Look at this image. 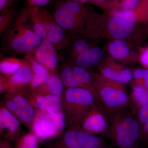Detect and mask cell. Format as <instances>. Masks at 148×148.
Instances as JSON below:
<instances>
[{"label":"cell","mask_w":148,"mask_h":148,"mask_svg":"<svg viewBox=\"0 0 148 148\" xmlns=\"http://www.w3.org/2000/svg\"><path fill=\"white\" fill-rule=\"evenodd\" d=\"M52 14L69 37L84 34L94 14L84 4L66 0L58 3Z\"/></svg>","instance_id":"obj_2"},{"label":"cell","mask_w":148,"mask_h":148,"mask_svg":"<svg viewBox=\"0 0 148 148\" xmlns=\"http://www.w3.org/2000/svg\"><path fill=\"white\" fill-rule=\"evenodd\" d=\"M55 46L49 40L42 39L32 51L36 60L51 73H58L59 58Z\"/></svg>","instance_id":"obj_11"},{"label":"cell","mask_w":148,"mask_h":148,"mask_svg":"<svg viewBox=\"0 0 148 148\" xmlns=\"http://www.w3.org/2000/svg\"><path fill=\"white\" fill-rule=\"evenodd\" d=\"M112 14L123 21L131 24H135L139 19L138 16L133 10H122L114 12Z\"/></svg>","instance_id":"obj_26"},{"label":"cell","mask_w":148,"mask_h":148,"mask_svg":"<svg viewBox=\"0 0 148 148\" xmlns=\"http://www.w3.org/2000/svg\"><path fill=\"white\" fill-rule=\"evenodd\" d=\"M90 1L93 3H98L103 1L105 0H90Z\"/></svg>","instance_id":"obj_39"},{"label":"cell","mask_w":148,"mask_h":148,"mask_svg":"<svg viewBox=\"0 0 148 148\" xmlns=\"http://www.w3.org/2000/svg\"><path fill=\"white\" fill-rule=\"evenodd\" d=\"M70 62V61H69ZM73 77L75 87L82 88L90 91L94 95L100 106L98 97L92 84V75L87 69L80 67L72 63Z\"/></svg>","instance_id":"obj_19"},{"label":"cell","mask_w":148,"mask_h":148,"mask_svg":"<svg viewBox=\"0 0 148 148\" xmlns=\"http://www.w3.org/2000/svg\"><path fill=\"white\" fill-rule=\"evenodd\" d=\"M98 70L99 73L105 77L124 84L132 79L131 70L116 62L112 58H107L99 64Z\"/></svg>","instance_id":"obj_13"},{"label":"cell","mask_w":148,"mask_h":148,"mask_svg":"<svg viewBox=\"0 0 148 148\" xmlns=\"http://www.w3.org/2000/svg\"><path fill=\"white\" fill-rule=\"evenodd\" d=\"M108 51L113 59L124 63H133L136 58L131 56L129 46L124 40H114L108 45Z\"/></svg>","instance_id":"obj_18"},{"label":"cell","mask_w":148,"mask_h":148,"mask_svg":"<svg viewBox=\"0 0 148 148\" xmlns=\"http://www.w3.org/2000/svg\"><path fill=\"white\" fill-rule=\"evenodd\" d=\"M132 91L129 97V102L134 113L148 105V90L143 86L132 83Z\"/></svg>","instance_id":"obj_21"},{"label":"cell","mask_w":148,"mask_h":148,"mask_svg":"<svg viewBox=\"0 0 148 148\" xmlns=\"http://www.w3.org/2000/svg\"><path fill=\"white\" fill-rule=\"evenodd\" d=\"M144 70L142 69H137L132 72V78L134 79V82H132L144 86Z\"/></svg>","instance_id":"obj_28"},{"label":"cell","mask_w":148,"mask_h":148,"mask_svg":"<svg viewBox=\"0 0 148 148\" xmlns=\"http://www.w3.org/2000/svg\"><path fill=\"white\" fill-rule=\"evenodd\" d=\"M69 44L62 50L64 56L68 58V61L73 60L78 56L84 53L92 46L91 41L82 35L69 36Z\"/></svg>","instance_id":"obj_17"},{"label":"cell","mask_w":148,"mask_h":148,"mask_svg":"<svg viewBox=\"0 0 148 148\" xmlns=\"http://www.w3.org/2000/svg\"><path fill=\"white\" fill-rule=\"evenodd\" d=\"M50 73V72H49L40 75H33L32 82L30 85L31 90L34 91L45 83L48 79Z\"/></svg>","instance_id":"obj_27"},{"label":"cell","mask_w":148,"mask_h":148,"mask_svg":"<svg viewBox=\"0 0 148 148\" xmlns=\"http://www.w3.org/2000/svg\"><path fill=\"white\" fill-rule=\"evenodd\" d=\"M137 113L138 121L140 125L148 122V105L140 109Z\"/></svg>","instance_id":"obj_29"},{"label":"cell","mask_w":148,"mask_h":148,"mask_svg":"<svg viewBox=\"0 0 148 148\" xmlns=\"http://www.w3.org/2000/svg\"><path fill=\"white\" fill-rule=\"evenodd\" d=\"M31 130L41 141L59 137L63 133L57 127L49 113L41 111L37 112Z\"/></svg>","instance_id":"obj_10"},{"label":"cell","mask_w":148,"mask_h":148,"mask_svg":"<svg viewBox=\"0 0 148 148\" xmlns=\"http://www.w3.org/2000/svg\"><path fill=\"white\" fill-rule=\"evenodd\" d=\"M33 77V73L30 64L26 59L25 64L21 69L7 77L8 89L7 92L19 91L29 87Z\"/></svg>","instance_id":"obj_16"},{"label":"cell","mask_w":148,"mask_h":148,"mask_svg":"<svg viewBox=\"0 0 148 148\" xmlns=\"http://www.w3.org/2000/svg\"><path fill=\"white\" fill-rule=\"evenodd\" d=\"M109 125L108 120L101 107L96 105L85 115L79 124L75 126L86 133L97 135L106 134Z\"/></svg>","instance_id":"obj_9"},{"label":"cell","mask_w":148,"mask_h":148,"mask_svg":"<svg viewBox=\"0 0 148 148\" xmlns=\"http://www.w3.org/2000/svg\"><path fill=\"white\" fill-rule=\"evenodd\" d=\"M40 140L32 130L21 134L15 142V148H38Z\"/></svg>","instance_id":"obj_24"},{"label":"cell","mask_w":148,"mask_h":148,"mask_svg":"<svg viewBox=\"0 0 148 148\" xmlns=\"http://www.w3.org/2000/svg\"><path fill=\"white\" fill-rule=\"evenodd\" d=\"M21 123L2 103L0 105V134L4 140L15 142L21 135Z\"/></svg>","instance_id":"obj_12"},{"label":"cell","mask_w":148,"mask_h":148,"mask_svg":"<svg viewBox=\"0 0 148 148\" xmlns=\"http://www.w3.org/2000/svg\"><path fill=\"white\" fill-rule=\"evenodd\" d=\"M30 103L37 112L51 113L62 110V97L32 91L29 96Z\"/></svg>","instance_id":"obj_14"},{"label":"cell","mask_w":148,"mask_h":148,"mask_svg":"<svg viewBox=\"0 0 148 148\" xmlns=\"http://www.w3.org/2000/svg\"><path fill=\"white\" fill-rule=\"evenodd\" d=\"M19 12L14 7L0 14V35L2 36L13 24Z\"/></svg>","instance_id":"obj_25"},{"label":"cell","mask_w":148,"mask_h":148,"mask_svg":"<svg viewBox=\"0 0 148 148\" xmlns=\"http://www.w3.org/2000/svg\"><path fill=\"white\" fill-rule=\"evenodd\" d=\"M29 6L41 8L49 3L50 0H27Z\"/></svg>","instance_id":"obj_35"},{"label":"cell","mask_w":148,"mask_h":148,"mask_svg":"<svg viewBox=\"0 0 148 148\" xmlns=\"http://www.w3.org/2000/svg\"><path fill=\"white\" fill-rule=\"evenodd\" d=\"M138 59L144 67L148 69V47L140 49Z\"/></svg>","instance_id":"obj_31"},{"label":"cell","mask_w":148,"mask_h":148,"mask_svg":"<svg viewBox=\"0 0 148 148\" xmlns=\"http://www.w3.org/2000/svg\"><path fill=\"white\" fill-rule=\"evenodd\" d=\"M93 86L101 107L109 115L123 110L129 104V98L124 84L92 73Z\"/></svg>","instance_id":"obj_4"},{"label":"cell","mask_w":148,"mask_h":148,"mask_svg":"<svg viewBox=\"0 0 148 148\" xmlns=\"http://www.w3.org/2000/svg\"><path fill=\"white\" fill-rule=\"evenodd\" d=\"M64 90V84L58 73H51L46 82L34 91L62 97Z\"/></svg>","instance_id":"obj_22"},{"label":"cell","mask_w":148,"mask_h":148,"mask_svg":"<svg viewBox=\"0 0 148 148\" xmlns=\"http://www.w3.org/2000/svg\"><path fill=\"white\" fill-rule=\"evenodd\" d=\"M62 99V110L69 127L78 125L93 106L98 105L92 92L82 88L66 87Z\"/></svg>","instance_id":"obj_6"},{"label":"cell","mask_w":148,"mask_h":148,"mask_svg":"<svg viewBox=\"0 0 148 148\" xmlns=\"http://www.w3.org/2000/svg\"><path fill=\"white\" fill-rule=\"evenodd\" d=\"M26 59H21L14 56H5L0 61V74L8 77L21 69Z\"/></svg>","instance_id":"obj_23"},{"label":"cell","mask_w":148,"mask_h":148,"mask_svg":"<svg viewBox=\"0 0 148 148\" xmlns=\"http://www.w3.org/2000/svg\"><path fill=\"white\" fill-rule=\"evenodd\" d=\"M28 19L32 29L42 39L49 40L61 51L69 44V36L56 20L53 14L45 9L27 7Z\"/></svg>","instance_id":"obj_3"},{"label":"cell","mask_w":148,"mask_h":148,"mask_svg":"<svg viewBox=\"0 0 148 148\" xmlns=\"http://www.w3.org/2000/svg\"><path fill=\"white\" fill-rule=\"evenodd\" d=\"M48 148H106V146L103 137L72 126L69 127Z\"/></svg>","instance_id":"obj_8"},{"label":"cell","mask_w":148,"mask_h":148,"mask_svg":"<svg viewBox=\"0 0 148 148\" xmlns=\"http://www.w3.org/2000/svg\"><path fill=\"white\" fill-rule=\"evenodd\" d=\"M106 22L104 24L108 36L115 40L128 38L136 29L135 24L126 22L112 14Z\"/></svg>","instance_id":"obj_15"},{"label":"cell","mask_w":148,"mask_h":148,"mask_svg":"<svg viewBox=\"0 0 148 148\" xmlns=\"http://www.w3.org/2000/svg\"><path fill=\"white\" fill-rule=\"evenodd\" d=\"M103 56V52L101 48L93 47L78 56L73 60L68 61L87 69L101 62Z\"/></svg>","instance_id":"obj_20"},{"label":"cell","mask_w":148,"mask_h":148,"mask_svg":"<svg viewBox=\"0 0 148 148\" xmlns=\"http://www.w3.org/2000/svg\"><path fill=\"white\" fill-rule=\"evenodd\" d=\"M140 140L148 147V122L140 125Z\"/></svg>","instance_id":"obj_32"},{"label":"cell","mask_w":148,"mask_h":148,"mask_svg":"<svg viewBox=\"0 0 148 148\" xmlns=\"http://www.w3.org/2000/svg\"><path fill=\"white\" fill-rule=\"evenodd\" d=\"M140 0H123L121 7L123 10H133L139 5Z\"/></svg>","instance_id":"obj_30"},{"label":"cell","mask_w":148,"mask_h":148,"mask_svg":"<svg viewBox=\"0 0 148 148\" xmlns=\"http://www.w3.org/2000/svg\"><path fill=\"white\" fill-rule=\"evenodd\" d=\"M8 89V83L7 77L0 74V93L3 94L7 92Z\"/></svg>","instance_id":"obj_34"},{"label":"cell","mask_w":148,"mask_h":148,"mask_svg":"<svg viewBox=\"0 0 148 148\" xmlns=\"http://www.w3.org/2000/svg\"><path fill=\"white\" fill-rule=\"evenodd\" d=\"M66 1H69L75 2L80 3V0H66Z\"/></svg>","instance_id":"obj_41"},{"label":"cell","mask_w":148,"mask_h":148,"mask_svg":"<svg viewBox=\"0 0 148 148\" xmlns=\"http://www.w3.org/2000/svg\"><path fill=\"white\" fill-rule=\"evenodd\" d=\"M16 0H0V12H5L14 7Z\"/></svg>","instance_id":"obj_33"},{"label":"cell","mask_w":148,"mask_h":148,"mask_svg":"<svg viewBox=\"0 0 148 148\" xmlns=\"http://www.w3.org/2000/svg\"><path fill=\"white\" fill-rule=\"evenodd\" d=\"M32 92L29 87L19 91L7 92L1 102L29 130L32 129L37 113L29 101Z\"/></svg>","instance_id":"obj_7"},{"label":"cell","mask_w":148,"mask_h":148,"mask_svg":"<svg viewBox=\"0 0 148 148\" xmlns=\"http://www.w3.org/2000/svg\"><path fill=\"white\" fill-rule=\"evenodd\" d=\"M0 148H15L12 145L11 142L1 138L0 140Z\"/></svg>","instance_id":"obj_37"},{"label":"cell","mask_w":148,"mask_h":148,"mask_svg":"<svg viewBox=\"0 0 148 148\" xmlns=\"http://www.w3.org/2000/svg\"><path fill=\"white\" fill-rule=\"evenodd\" d=\"M42 41L32 29L28 19V9L25 8L3 35L1 54L14 57L25 54L34 50Z\"/></svg>","instance_id":"obj_1"},{"label":"cell","mask_w":148,"mask_h":148,"mask_svg":"<svg viewBox=\"0 0 148 148\" xmlns=\"http://www.w3.org/2000/svg\"><path fill=\"white\" fill-rule=\"evenodd\" d=\"M144 86L148 90V69L144 70Z\"/></svg>","instance_id":"obj_38"},{"label":"cell","mask_w":148,"mask_h":148,"mask_svg":"<svg viewBox=\"0 0 148 148\" xmlns=\"http://www.w3.org/2000/svg\"><path fill=\"white\" fill-rule=\"evenodd\" d=\"M111 120L106 135L119 148H138L140 125L138 121L123 110L110 115Z\"/></svg>","instance_id":"obj_5"},{"label":"cell","mask_w":148,"mask_h":148,"mask_svg":"<svg viewBox=\"0 0 148 148\" xmlns=\"http://www.w3.org/2000/svg\"><path fill=\"white\" fill-rule=\"evenodd\" d=\"M142 12L146 21H148V0H144L142 4Z\"/></svg>","instance_id":"obj_36"},{"label":"cell","mask_w":148,"mask_h":148,"mask_svg":"<svg viewBox=\"0 0 148 148\" xmlns=\"http://www.w3.org/2000/svg\"><path fill=\"white\" fill-rule=\"evenodd\" d=\"M90 1V0H80V3H81L84 4V3L88 2Z\"/></svg>","instance_id":"obj_40"}]
</instances>
